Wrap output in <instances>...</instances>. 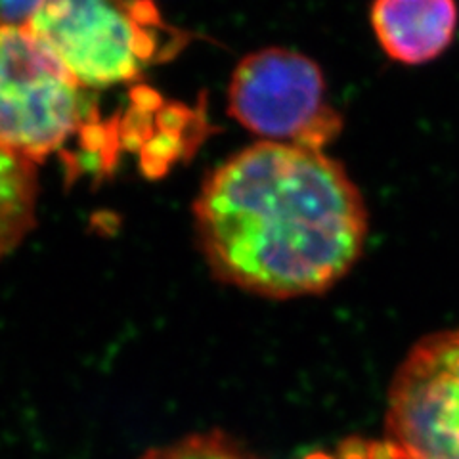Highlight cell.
<instances>
[{
  "instance_id": "obj_1",
  "label": "cell",
  "mask_w": 459,
  "mask_h": 459,
  "mask_svg": "<svg viewBox=\"0 0 459 459\" xmlns=\"http://www.w3.org/2000/svg\"><path fill=\"white\" fill-rule=\"evenodd\" d=\"M194 221L214 278L272 300L333 290L369 232L366 199L341 161L263 140L205 178Z\"/></svg>"
},
{
  "instance_id": "obj_2",
  "label": "cell",
  "mask_w": 459,
  "mask_h": 459,
  "mask_svg": "<svg viewBox=\"0 0 459 459\" xmlns=\"http://www.w3.org/2000/svg\"><path fill=\"white\" fill-rule=\"evenodd\" d=\"M29 27L82 89L131 82L186 45L152 0H45Z\"/></svg>"
},
{
  "instance_id": "obj_3",
  "label": "cell",
  "mask_w": 459,
  "mask_h": 459,
  "mask_svg": "<svg viewBox=\"0 0 459 459\" xmlns=\"http://www.w3.org/2000/svg\"><path fill=\"white\" fill-rule=\"evenodd\" d=\"M228 113L263 142L325 152L344 126L322 67L307 54L270 47L247 54L228 86Z\"/></svg>"
},
{
  "instance_id": "obj_4",
  "label": "cell",
  "mask_w": 459,
  "mask_h": 459,
  "mask_svg": "<svg viewBox=\"0 0 459 459\" xmlns=\"http://www.w3.org/2000/svg\"><path fill=\"white\" fill-rule=\"evenodd\" d=\"M82 86L31 27H0V146L45 161L84 134Z\"/></svg>"
},
{
  "instance_id": "obj_5",
  "label": "cell",
  "mask_w": 459,
  "mask_h": 459,
  "mask_svg": "<svg viewBox=\"0 0 459 459\" xmlns=\"http://www.w3.org/2000/svg\"><path fill=\"white\" fill-rule=\"evenodd\" d=\"M373 459H459V325L425 335L400 362Z\"/></svg>"
},
{
  "instance_id": "obj_6",
  "label": "cell",
  "mask_w": 459,
  "mask_h": 459,
  "mask_svg": "<svg viewBox=\"0 0 459 459\" xmlns=\"http://www.w3.org/2000/svg\"><path fill=\"white\" fill-rule=\"evenodd\" d=\"M369 22L381 50L402 65H425L454 45L457 0H373Z\"/></svg>"
},
{
  "instance_id": "obj_7",
  "label": "cell",
  "mask_w": 459,
  "mask_h": 459,
  "mask_svg": "<svg viewBox=\"0 0 459 459\" xmlns=\"http://www.w3.org/2000/svg\"><path fill=\"white\" fill-rule=\"evenodd\" d=\"M37 190L33 163L0 146V258L31 230Z\"/></svg>"
},
{
  "instance_id": "obj_8",
  "label": "cell",
  "mask_w": 459,
  "mask_h": 459,
  "mask_svg": "<svg viewBox=\"0 0 459 459\" xmlns=\"http://www.w3.org/2000/svg\"><path fill=\"white\" fill-rule=\"evenodd\" d=\"M138 459H263L221 430L188 435L177 442L157 446Z\"/></svg>"
},
{
  "instance_id": "obj_9",
  "label": "cell",
  "mask_w": 459,
  "mask_h": 459,
  "mask_svg": "<svg viewBox=\"0 0 459 459\" xmlns=\"http://www.w3.org/2000/svg\"><path fill=\"white\" fill-rule=\"evenodd\" d=\"M45 0H0V27H25Z\"/></svg>"
}]
</instances>
